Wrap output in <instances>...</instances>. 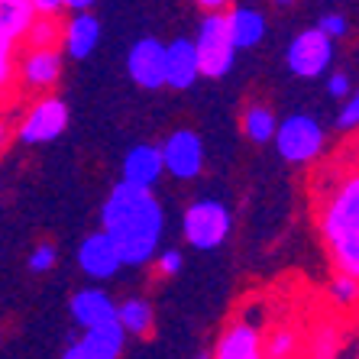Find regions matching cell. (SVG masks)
Instances as JSON below:
<instances>
[{
    "mask_svg": "<svg viewBox=\"0 0 359 359\" xmlns=\"http://www.w3.org/2000/svg\"><path fill=\"white\" fill-rule=\"evenodd\" d=\"M100 226V233L117 250L120 266H142L159 252L165 214L152 191L117 182L110 198L104 201Z\"/></svg>",
    "mask_w": 359,
    "mask_h": 359,
    "instance_id": "obj_1",
    "label": "cell"
},
{
    "mask_svg": "<svg viewBox=\"0 0 359 359\" xmlns=\"http://www.w3.org/2000/svg\"><path fill=\"white\" fill-rule=\"evenodd\" d=\"M324 240L330 243L340 276H359V178L350 175L337 188L320 217Z\"/></svg>",
    "mask_w": 359,
    "mask_h": 359,
    "instance_id": "obj_2",
    "label": "cell"
},
{
    "mask_svg": "<svg viewBox=\"0 0 359 359\" xmlns=\"http://www.w3.org/2000/svg\"><path fill=\"white\" fill-rule=\"evenodd\" d=\"M194 55H198V72L204 78H224L233 68L236 49L230 42L224 13H208L198 26V39H194Z\"/></svg>",
    "mask_w": 359,
    "mask_h": 359,
    "instance_id": "obj_3",
    "label": "cell"
},
{
    "mask_svg": "<svg viewBox=\"0 0 359 359\" xmlns=\"http://www.w3.org/2000/svg\"><path fill=\"white\" fill-rule=\"evenodd\" d=\"M230 210L214 198H201L182 217V233L194 250H217L230 233Z\"/></svg>",
    "mask_w": 359,
    "mask_h": 359,
    "instance_id": "obj_4",
    "label": "cell"
},
{
    "mask_svg": "<svg viewBox=\"0 0 359 359\" xmlns=\"http://www.w3.org/2000/svg\"><path fill=\"white\" fill-rule=\"evenodd\" d=\"M276 149L285 162H311L318 159L320 149H324V130L314 117L308 114H292L288 120L276 126Z\"/></svg>",
    "mask_w": 359,
    "mask_h": 359,
    "instance_id": "obj_5",
    "label": "cell"
},
{
    "mask_svg": "<svg viewBox=\"0 0 359 359\" xmlns=\"http://www.w3.org/2000/svg\"><path fill=\"white\" fill-rule=\"evenodd\" d=\"M285 62L292 68V75L318 78L334 62V42L327 39L320 29H304V33H298L292 39V46L285 52Z\"/></svg>",
    "mask_w": 359,
    "mask_h": 359,
    "instance_id": "obj_6",
    "label": "cell"
},
{
    "mask_svg": "<svg viewBox=\"0 0 359 359\" xmlns=\"http://www.w3.org/2000/svg\"><path fill=\"white\" fill-rule=\"evenodd\" d=\"M159 156H162V168L168 175L188 182L204 165V142H201V136L194 130H175L159 146Z\"/></svg>",
    "mask_w": 359,
    "mask_h": 359,
    "instance_id": "obj_7",
    "label": "cell"
},
{
    "mask_svg": "<svg viewBox=\"0 0 359 359\" xmlns=\"http://www.w3.org/2000/svg\"><path fill=\"white\" fill-rule=\"evenodd\" d=\"M68 126V107L62 97H42L36 100L33 107H29V114L23 117V123H20V140L29 142V146H36V142H49L55 140V136L65 133Z\"/></svg>",
    "mask_w": 359,
    "mask_h": 359,
    "instance_id": "obj_8",
    "label": "cell"
},
{
    "mask_svg": "<svg viewBox=\"0 0 359 359\" xmlns=\"http://www.w3.org/2000/svg\"><path fill=\"white\" fill-rule=\"evenodd\" d=\"M126 72L140 88H149V91L162 88L165 84V46L152 36L140 39L126 55Z\"/></svg>",
    "mask_w": 359,
    "mask_h": 359,
    "instance_id": "obj_9",
    "label": "cell"
},
{
    "mask_svg": "<svg viewBox=\"0 0 359 359\" xmlns=\"http://www.w3.org/2000/svg\"><path fill=\"white\" fill-rule=\"evenodd\" d=\"M62 65H65L62 49H29L23 55L17 72H20L26 88H33V91H49L52 84L62 78Z\"/></svg>",
    "mask_w": 359,
    "mask_h": 359,
    "instance_id": "obj_10",
    "label": "cell"
},
{
    "mask_svg": "<svg viewBox=\"0 0 359 359\" xmlns=\"http://www.w3.org/2000/svg\"><path fill=\"white\" fill-rule=\"evenodd\" d=\"M210 359H266L262 356V330L246 320H233L217 340V350Z\"/></svg>",
    "mask_w": 359,
    "mask_h": 359,
    "instance_id": "obj_11",
    "label": "cell"
},
{
    "mask_svg": "<svg viewBox=\"0 0 359 359\" xmlns=\"http://www.w3.org/2000/svg\"><path fill=\"white\" fill-rule=\"evenodd\" d=\"M162 156H159V146H149V142H142V146H133V149L126 152L123 159V184H133V188H146L152 191V184L162 178Z\"/></svg>",
    "mask_w": 359,
    "mask_h": 359,
    "instance_id": "obj_12",
    "label": "cell"
},
{
    "mask_svg": "<svg viewBox=\"0 0 359 359\" xmlns=\"http://www.w3.org/2000/svg\"><path fill=\"white\" fill-rule=\"evenodd\" d=\"M78 266L91 278H114L120 269V256L104 233H91L78 246Z\"/></svg>",
    "mask_w": 359,
    "mask_h": 359,
    "instance_id": "obj_13",
    "label": "cell"
},
{
    "mask_svg": "<svg viewBox=\"0 0 359 359\" xmlns=\"http://www.w3.org/2000/svg\"><path fill=\"white\" fill-rule=\"evenodd\" d=\"M198 78H201V72H198V55H194V42H188V39L168 42L165 46V84L168 88L184 91Z\"/></svg>",
    "mask_w": 359,
    "mask_h": 359,
    "instance_id": "obj_14",
    "label": "cell"
},
{
    "mask_svg": "<svg viewBox=\"0 0 359 359\" xmlns=\"http://www.w3.org/2000/svg\"><path fill=\"white\" fill-rule=\"evenodd\" d=\"M72 318H75V324L81 330H94V327L110 324L117 318V304L100 288H84V292H78L72 298Z\"/></svg>",
    "mask_w": 359,
    "mask_h": 359,
    "instance_id": "obj_15",
    "label": "cell"
},
{
    "mask_svg": "<svg viewBox=\"0 0 359 359\" xmlns=\"http://www.w3.org/2000/svg\"><path fill=\"white\" fill-rule=\"evenodd\" d=\"M226 17V29H230V42L233 49H252L266 39V17L252 7H236Z\"/></svg>",
    "mask_w": 359,
    "mask_h": 359,
    "instance_id": "obj_16",
    "label": "cell"
},
{
    "mask_svg": "<svg viewBox=\"0 0 359 359\" xmlns=\"http://www.w3.org/2000/svg\"><path fill=\"white\" fill-rule=\"evenodd\" d=\"M100 39V20L94 13H75L65 26V52L72 59H84L91 55L94 46Z\"/></svg>",
    "mask_w": 359,
    "mask_h": 359,
    "instance_id": "obj_17",
    "label": "cell"
},
{
    "mask_svg": "<svg viewBox=\"0 0 359 359\" xmlns=\"http://www.w3.org/2000/svg\"><path fill=\"white\" fill-rule=\"evenodd\" d=\"M78 343H81L94 359H120L126 334L120 330L117 320H110V324H100V327H94V330H84V337Z\"/></svg>",
    "mask_w": 359,
    "mask_h": 359,
    "instance_id": "obj_18",
    "label": "cell"
},
{
    "mask_svg": "<svg viewBox=\"0 0 359 359\" xmlns=\"http://www.w3.org/2000/svg\"><path fill=\"white\" fill-rule=\"evenodd\" d=\"M33 20H36V10L29 0H0V36L10 46H17L23 39Z\"/></svg>",
    "mask_w": 359,
    "mask_h": 359,
    "instance_id": "obj_19",
    "label": "cell"
},
{
    "mask_svg": "<svg viewBox=\"0 0 359 359\" xmlns=\"http://www.w3.org/2000/svg\"><path fill=\"white\" fill-rule=\"evenodd\" d=\"M114 320L120 324V330L126 337H146L152 330V304L142 298H130L123 304H117V318Z\"/></svg>",
    "mask_w": 359,
    "mask_h": 359,
    "instance_id": "obj_20",
    "label": "cell"
},
{
    "mask_svg": "<svg viewBox=\"0 0 359 359\" xmlns=\"http://www.w3.org/2000/svg\"><path fill=\"white\" fill-rule=\"evenodd\" d=\"M276 126H278V120L266 104H252V107L243 114V130H246V136H250L252 142H269L276 136Z\"/></svg>",
    "mask_w": 359,
    "mask_h": 359,
    "instance_id": "obj_21",
    "label": "cell"
},
{
    "mask_svg": "<svg viewBox=\"0 0 359 359\" xmlns=\"http://www.w3.org/2000/svg\"><path fill=\"white\" fill-rule=\"evenodd\" d=\"M59 36H62V23L55 17H36L26 29V46L29 49H59Z\"/></svg>",
    "mask_w": 359,
    "mask_h": 359,
    "instance_id": "obj_22",
    "label": "cell"
},
{
    "mask_svg": "<svg viewBox=\"0 0 359 359\" xmlns=\"http://www.w3.org/2000/svg\"><path fill=\"white\" fill-rule=\"evenodd\" d=\"M340 350V330L334 324H318L311 330V359H334Z\"/></svg>",
    "mask_w": 359,
    "mask_h": 359,
    "instance_id": "obj_23",
    "label": "cell"
},
{
    "mask_svg": "<svg viewBox=\"0 0 359 359\" xmlns=\"http://www.w3.org/2000/svg\"><path fill=\"white\" fill-rule=\"evenodd\" d=\"M298 350V334L282 327V330H272L266 337V346H262V356L266 359H292Z\"/></svg>",
    "mask_w": 359,
    "mask_h": 359,
    "instance_id": "obj_24",
    "label": "cell"
},
{
    "mask_svg": "<svg viewBox=\"0 0 359 359\" xmlns=\"http://www.w3.org/2000/svg\"><path fill=\"white\" fill-rule=\"evenodd\" d=\"M356 294H359L356 278L337 276L334 282H330V298H334V304H343V308H350V304H356Z\"/></svg>",
    "mask_w": 359,
    "mask_h": 359,
    "instance_id": "obj_25",
    "label": "cell"
},
{
    "mask_svg": "<svg viewBox=\"0 0 359 359\" xmlns=\"http://www.w3.org/2000/svg\"><path fill=\"white\" fill-rule=\"evenodd\" d=\"M314 29H320V33H324L327 39L334 42V39H343V36L350 33V23H346V20H343L340 13H327V17L320 20V23L314 26Z\"/></svg>",
    "mask_w": 359,
    "mask_h": 359,
    "instance_id": "obj_26",
    "label": "cell"
},
{
    "mask_svg": "<svg viewBox=\"0 0 359 359\" xmlns=\"http://www.w3.org/2000/svg\"><path fill=\"white\" fill-rule=\"evenodd\" d=\"M17 75V65H13V46H10L4 36H0V88H7Z\"/></svg>",
    "mask_w": 359,
    "mask_h": 359,
    "instance_id": "obj_27",
    "label": "cell"
},
{
    "mask_svg": "<svg viewBox=\"0 0 359 359\" xmlns=\"http://www.w3.org/2000/svg\"><path fill=\"white\" fill-rule=\"evenodd\" d=\"M55 266V250H52L49 243H42L29 252V272H49Z\"/></svg>",
    "mask_w": 359,
    "mask_h": 359,
    "instance_id": "obj_28",
    "label": "cell"
},
{
    "mask_svg": "<svg viewBox=\"0 0 359 359\" xmlns=\"http://www.w3.org/2000/svg\"><path fill=\"white\" fill-rule=\"evenodd\" d=\"M356 123H359V100L346 97V104H343L340 114H337V126H340V130H356Z\"/></svg>",
    "mask_w": 359,
    "mask_h": 359,
    "instance_id": "obj_29",
    "label": "cell"
},
{
    "mask_svg": "<svg viewBox=\"0 0 359 359\" xmlns=\"http://www.w3.org/2000/svg\"><path fill=\"white\" fill-rule=\"evenodd\" d=\"M156 266H159L162 276H178V272H182V252H178V250H165V252H159Z\"/></svg>",
    "mask_w": 359,
    "mask_h": 359,
    "instance_id": "obj_30",
    "label": "cell"
},
{
    "mask_svg": "<svg viewBox=\"0 0 359 359\" xmlns=\"http://www.w3.org/2000/svg\"><path fill=\"white\" fill-rule=\"evenodd\" d=\"M327 91H330V97H346V94H350V78L343 75V72L330 75L327 78Z\"/></svg>",
    "mask_w": 359,
    "mask_h": 359,
    "instance_id": "obj_31",
    "label": "cell"
},
{
    "mask_svg": "<svg viewBox=\"0 0 359 359\" xmlns=\"http://www.w3.org/2000/svg\"><path fill=\"white\" fill-rule=\"evenodd\" d=\"M36 10V17H55L62 7V0H29Z\"/></svg>",
    "mask_w": 359,
    "mask_h": 359,
    "instance_id": "obj_32",
    "label": "cell"
},
{
    "mask_svg": "<svg viewBox=\"0 0 359 359\" xmlns=\"http://www.w3.org/2000/svg\"><path fill=\"white\" fill-rule=\"evenodd\" d=\"M201 10H208V13H224V7L230 4V0H194Z\"/></svg>",
    "mask_w": 359,
    "mask_h": 359,
    "instance_id": "obj_33",
    "label": "cell"
},
{
    "mask_svg": "<svg viewBox=\"0 0 359 359\" xmlns=\"http://www.w3.org/2000/svg\"><path fill=\"white\" fill-rule=\"evenodd\" d=\"M91 4L94 0H62V7L75 10V13H91Z\"/></svg>",
    "mask_w": 359,
    "mask_h": 359,
    "instance_id": "obj_34",
    "label": "cell"
},
{
    "mask_svg": "<svg viewBox=\"0 0 359 359\" xmlns=\"http://www.w3.org/2000/svg\"><path fill=\"white\" fill-rule=\"evenodd\" d=\"M62 359H94V356H91L88 350H84L81 343H72V346L65 350V356H62Z\"/></svg>",
    "mask_w": 359,
    "mask_h": 359,
    "instance_id": "obj_35",
    "label": "cell"
},
{
    "mask_svg": "<svg viewBox=\"0 0 359 359\" xmlns=\"http://www.w3.org/2000/svg\"><path fill=\"white\" fill-rule=\"evenodd\" d=\"M4 146H7V123L0 120V149H4Z\"/></svg>",
    "mask_w": 359,
    "mask_h": 359,
    "instance_id": "obj_36",
    "label": "cell"
},
{
    "mask_svg": "<svg viewBox=\"0 0 359 359\" xmlns=\"http://www.w3.org/2000/svg\"><path fill=\"white\" fill-rule=\"evenodd\" d=\"M276 4H292V0H276Z\"/></svg>",
    "mask_w": 359,
    "mask_h": 359,
    "instance_id": "obj_37",
    "label": "cell"
},
{
    "mask_svg": "<svg viewBox=\"0 0 359 359\" xmlns=\"http://www.w3.org/2000/svg\"><path fill=\"white\" fill-rule=\"evenodd\" d=\"M0 107H4V94H0Z\"/></svg>",
    "mask_w": 359,
    "mask_h": 359,
    "instance_id": "obj_38",
    "label": "cell"
},
{
    "mask_svg": "<svg viewBox=\"0 0 359 359\" xmlns=\"http://www.w3.org/2000/svg\"><path fill=\"white\" fill-rule=\"evenodd\" d=\"M201 359H210V356H201Z\"/></svg>",
    "mask_w": 359,
    "mask_h": 359,
    "instance_id": "obj_39",
    "label": "cell"
}]
</instances>
